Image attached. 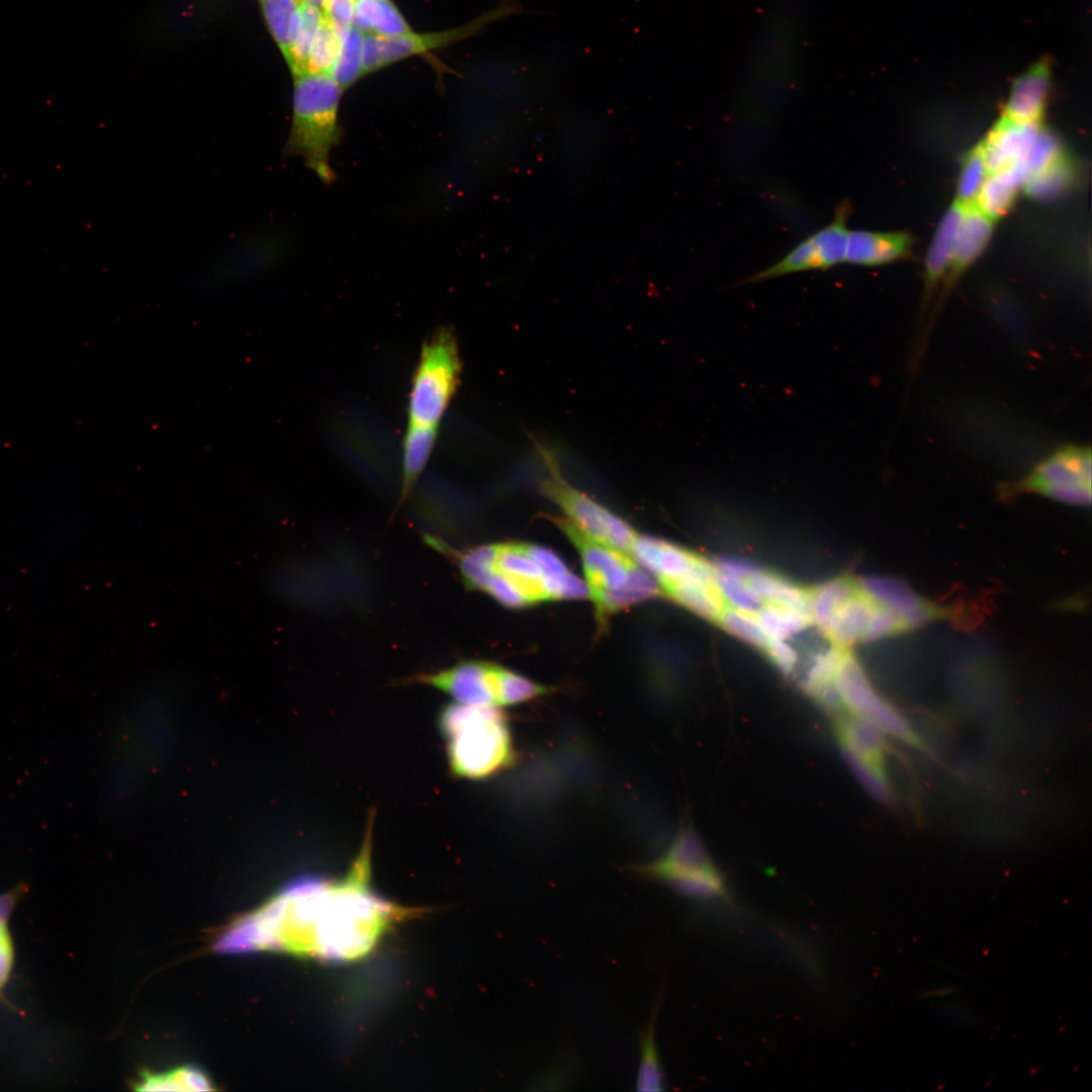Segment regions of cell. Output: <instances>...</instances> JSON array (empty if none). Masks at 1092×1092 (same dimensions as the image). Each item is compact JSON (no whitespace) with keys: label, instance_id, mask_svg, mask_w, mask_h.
<instances>
[{"label":"cell","instance_id":"7402d4cb","mask_svg":"<svg viewBox=\"0 0 1092 1092\" xmlns=\"http://www.w3.org/2000/svg\"><path fill=\"white\" fill-rule=\"evenodd\" d=\"M875 607L876 603L858 586V590L835 611L824 633L840 649L862 641Z\"/></svg>","mask_w":1092,"mask_h":1092},{"label":"cell","instance_id":"ab89813d","mask_svg":"<svg viewBox=\"0 0 1092 1092\" xmlns=\"http://www.w3.org/2000/svg\"><path fill=\"white\" fill-rule=\"evenodd\" d=\"M715 584L728 607L755 614L764 604L746 580L716 570Z\"/></svg>","mask_w":1092,"mask_h":1092},{"label":"cell","instance_id":"bcb514c9","mask_svg":"<svg viewBox=\"0 0 1092 1092\" xmlns=\"http://www.w3.org/2000/svg\"><path fill=\"white\" fill-rule=\"evenodd\" d=\"M326 1H327V0H304L303 2H305V3H307V4H310V5H312V6H315V7H317L318 9H321L322 5H323V4H324V3L326 2Z\"/></svg>","mask_w":1092,"mask_h":1092},{"label":"cell","instance_id":"ee69618b","mask_svg":"<svg viewBox=\"0 0 1092 1092\" xmlns=\"http://www.w3.org/2000/svg\"><path fill=\"white\" fill-rule=\"evenodd\" d=\"M320 10L325 23L340 38L354 26V0H327Z\"/></svg>","mask_w":1092,"mask_h":1092},{"label":"cell","instance_id":"d6986e66","mask_svg":"<svg viewBox=\"0 0 1092 1092\" xmlns=\"http://www.w3.org/2000/svg\"><path fill=\"white\" fill-rule=\"evenodd\" d=\"M966 208L956 200L949 205L941 217L927 250L923 270L924 292L921 322H923L937 284L943 281L949 268L957 234Z\"/></svg>","mask_w":1092,"mask_h":1092},{"label":"cell","instance_id":"ba28073f","mask_svg":"<svg viewBox=\"0 0 1092 1092\" xmlns=\"http://www.w3.org/2000/svg\"><path fill=\"white\" fill-rule=\"evenodd\" d=\"M1091 448L1065 445L1053 451L1023 477L998 486L1001 499L1034 493L1053 500L1089 506L1091 503Z\"/></svg>","mask_w":1092,"mask_h":1092},{"label":"cell","instance_id":"7dc6e473","mask_svg":"<svg viewBox=\"0 0 1092 1092\" xmlns=\"http://www.w3.org/2000/svg\"><path fill=\"white\" fill-rule=\"evenodd\" d=\"M297 1H298V2H300V3H302V2L304 1V0H297Z\"/></svg>","mask_w":1092,"mask_h":1092},{"label":"cell","instance_id":"f1b7e54d","mask_svg":"<svg viewBox=\"0 0 1092 1092\" xmlns=\"http://www.w3.org/2000/svg\"><path fill=\"white\" fill-rule=\"evenodd\" d=\"M266 25L284 60L298 27L300 5L297 0H258Z\"/></svg>","mask_w":1092,"mask_h":1092},{"label":"cell","instance_id":"60d3db41","mask_svg":"<svg viewBox=\"0 0 1092 1092\" xmlns=\"http://www.w3.org/2000/svg\"><path fill=\"white\" fill-rule=\"evenodd\" d=\"M717 621L737 638L762 650L766 647L769 638L761 628L755 614L727 607Z\"/></svg>","mask_w":1092,"mask_h":1092},{"label":"cell","instance_id":"cb8c5ba5","mask_svg":"<svg viewBox=\"0 0 1092 1092\" xmlns=\"http://www.w3.org/2000/svg\"><path fill=\"white\" fill-rule=\"evenodd\" d=\"M354 26L364 34L391 37L412 30L392 0H354Z\"/></svg>","mask_w":1092,"mask_h":1092},{"label":"cell","instance_id":"b9f144b4","mask_svg":"<svg viewBox=\"0 0 1092 1092\" xmlns=\"http://www.w3.org/2000/svg\"><path fill=\"white\" fill-rule=\"evenodd\" d=\"M340 46L339 35L323 20L311 44L304 73L331 74Z\"/></svg>","mask_w":1092,"mask_h":1092},{"label":"cell","instance_id":"8992f818","mask_svg":"<svg viewBox=\"0 0 1092 1092\" xmlns=\"http://www.w3.org/2000/svg\"><path fill=\"white\" fill-rule=\"evenodd\" d=\"M414 681L452 697L455 703L507 707L525 704L548 689L504 666L483 660L460 661L450 667L418 674Z\"/></svg>","mask_w":1092,"mask_h":1092},{"label":"cell","instance_id":"74e56055","mask_svg":"<svg viewBox=\"0 0 1092 1092\" xmlns=\"http://www.w3.org/2000/svg\"><path fill=\"white\" fill-rule=\"evenodd\" d=\"M1073 167L1063 153L1050 165L1030 176L1024 184L1025 192L1033 197H1049L1064 190L1071 181Z\"/></svg>","mask_w":1092,"mask_h":1092},{"label":"cell","instance_id":"d590c367","mask_svg":"<svg viewBox=\"0 0 1092 1092\" xmlns=\"http://www.w3.org/2000/svg\"><path fill=\"white\" fill-rule=\"evenodd\" d=\"M665 885L679 895L694 900H729L728 888L719 870L674 879Z\"/></svg>","mask_w":1092,"mask_h":1092},{"label":"cell","instance_id":"1f68e13d","mask_svg":"<svg viewBox=\"0 0 1092 1092\" xmlns=\"http://www.w3.org/2000/svg\"><path fill=\"white\" fill-rule=\"evenodd\" d=\"M138 1090L146 1091H208L212 1090L209 1079L199 1069L186 1066L159 1074H144L136 1083Z\"/></svg>","mask_w":1092,"mask_h":1092},{"label":"cell","instance_id":"4dcf8cb0","mask_svg":"<svg viewBox=\"0 0 1092 1092\" xmlns=\"http://www.w3.org/2000/svg\"><path fill=\"white\" fill-rule=\"evenodd\" d=\"M857 590V581L848 578H837L818 586L809 594L812 622L824 632L835 611Z\"/></svg>","mask_w":1092,"mask_h":1092},{"label":"cell","instance_id":"44dd1931","mask_svg":"<svg viewBox=\"0 0 1092 1092\" xmlns=\"http://www.w3.org/2000/svg\"><path fill=\"white\" fill-rule=\"evenodd\" d=\"M1027 178L1023 165L989 173L974 205L994 221L1001 218L1010 210Z\"/></svg>","mask_w":1092,"mask_h":1092},{"label":"cell","instance_id":"d4e9b609","mask_svg":"<svg viewBox=\"0 0 1092 1092\" xmlns=\"http://www.w3.org/2000/svg\"><path fill=\"white\" fill-rule=\"evenodd\" d=\"M835 682L845 707L864 716L881 698L870 682L862 666L847 650L837 668Z\"/></svg>","mask_w":1092,"mask_h":1092},{"label":"cell","instance_id":"4fadbf2b","mask_svg":"<svg viewBox=\"0 0 1092 1092\" xmlns=\"http://www.w3.org/2000/svg\"><path fill=\"white\" fill-rule=\"evenodd\" d=\"M994 220L979 210L975 205L966 208L954 242L951 262L947 273L942 281L943 287L937 299L930 320L922 337L924 343L933 325L939 308L942 306L948 293L952 290L962 275L981 256L989 244L993 231Z\"/></svg>","mask_w":1092,"mask_h":1092},{"label":"cell","instance_id":"9c48e42d","mask_svg":"<svg viewBox=\"0 0 1092 1092\" xmlns=\"http://www.w3.org/2000/svg\"><path fill=\"white\" fill-rule=\"evenodd\" d=\"M515 7L502 4L466 24L434 32L408 31L391 37L364 34L362 52L363 77L410 57L424 55L470 37L486 25L513 12Z\"/></svg>","mask_w":1092,"mask_h":1092},{"label":"cell","instance_id":"f546056e","mask_svg":"<svg viewBox=\"0 0 1092 1092\" xmlns=\"http://www.w3.org/2000/svg\"><path fill=\"white\" fill-rule=\"evenodd\" d=\"M26 890L24 884H19L0 894V998L9 983L15 965L16 952L10 919Z\"/></svg>","mask_w":1092,"mask_h":1092},{"label":"cell","instance_id":"30bf717a","mask_svg":"<svg viewBox=\"0 0 1092 1092\" xmlns=\"http://www.w3.org/2000/svg\"><path fill=\"white\" fill-rule=\"evenodd\" d=\"M851 210L850 202L842 200L828 224L807 236L779 261L749 276L745 282L756 283L805 271H825L845 264L847 221Z\"/></svg>","mask_w":1092,"mask_h":1092},{"label":"cell","instance_id":"7a4b0ae2","mask_svg":"<svg viewBox=\"0 0 1092 1092\" xmlns=\"http://www.w3.org/2000/svg\"><path fill=\"white\" fill-rule=\"evenodd\" d=\"M464 583L502 605L522 608L545 601L582 599L587 585L551 550L526 543H496L462 553Z\"/></svg>","mask_w":1092,"mask_h":1092},{"label":"cell","instance_id":"7c38bea8","mask_svg":"<svg viewBox=\"0 0 1092 1092\" xmlns=\"http://www.w3.org/2000/svg\"><path fill=\"white\" fill-rule=\"evenodd\" d=\"M857 583L871 600L895 615L906 633L953 615L951 608L920 597L906 582L896 578L873 576Z\"/></svg>","mask_w":1092,"mask_h":1092},{"label":"cell","instance_id":"83f0119b","mask_svg":"<svg viewBox=\"0 0 1092 1092\" xmlns=\"http://www.w3.org/2000/svg\"><path fill=\"white\" fill-rule=\"evenodd\" d=\"M764 604L800 612L811 618L809 593L785 579L756 568L746 580Z\"/></svg>","mask_w":1092,"mask_h":1092},{"label":"cell","instance_id":"836d02e7","mask_svg":"<svg viewBox=\"0 0 1092 1092\" xmlns=\"http://www.w3.org/2000/svg\"><path fill=\"white\" fill-rule=\"evenodd\" d=\"M363 40L364 33L355 26L341 38L339 55L330 75L343 91L363 77Z\"/></svg>","mask_w":1092,"mask_h":1092},{"label":"cell","instance_id":"5b68a950","mask_svg":"<svg viewBox=\"0 0 1092 1092\" xmlns=\"http://www.w3.org/2000/svg\"><path fill=\"white\" fill-rule=\"evenodd\" d=\"M558 523L580 554L588 594L600 615L657 595L659 586L654 577L628 553L592 539L568 520Z\"/></svg>","mask_w":1092,"mask_h":1092},{"label":"cell","instance_id":"9a60e30c","mask_svg":"<svg viewBox=\"0 0 1092 1092\" xmlns=\"http://www.w3.org/2000/svg\"><path fill=\"white\" fill-rule=\"evenodd\" d=\"M629 555L656 579L659 587L697 572L705 561L677 545L638 534Z\"/></svg>","mask_w":1092,"mask_h":1092},{"label":"cell","instance_id":"8d00e7d4","mask_svg":"<svg viewBox=\"0 0 1092 1092\" xmlns=\"http://www.w3.org/2000/svg\"><path fill=\"white\" fill-rule=\"evenodd\" d=\"M988 174L982 148L979 144L963 160L957 183L956 201L965 207L974 205Z\"/></svg>","mask_w":1092,"mask_h":1092},{"label":"cell","instance_id":"4316f807","mask_svg":"<svg viewBox=\"0 0 1092 1092\" xmlns=\"http://www.w3.org/2000/svg\"><path fill=\"white\" fill-rule=\"evenodd\" d=\"M659 1005L660 1000L657 999L649 1020L640 1033V1058L635 1081L638 1091H661L665 1086L655 1034Z\"/></svg>","mask_w":1092,"mask_h":1092},{"label":"cell","instance_id":"7bdbcfd3","mask_svg":"<svg viewBox=\"0 0 1092 1092\" xmlns=\"http://www.w3.org/2000/svg\"><path fill=\"white\" fill-rule=\"evenodd\" d=\"M845 651L846 649L834 647L815 656L801 680L802 690L812 697L822 687L835 681L837 668Z\"/></svg>","mask_w":1092,"mask_h":1092},{"label":"cell","instance_id":"d6a6232c","mask_svg":"<svg viewBox=\"0 0 1092 1092\" xmlns=\"http://www.w3.org/2000/svg\"><path fill=\"white\" fill-rule=\"evenodd\" d=\"M323 22L321 10L302 2L298 27L290 49L288 59L285 61L290 69L292 77L305 72L306 62L311 44Z\"/></svg>","mask_w":1092,"mask_h":1092},{"label":"cell","instance_id":"6da1fadb","mask_svg":"<svg viewBox=\"0 0 1092 1092\" xmlns=\"http://www.w3.org/2000/svg\"><path fill=\"white\" fill-rule=\"evenodd\" d=\"M298 881L258 910L233 923L216 941L221 953L276 950L349 960L366 929L367 912L357 886Z\"/></svg>","mask_w":1092,"mask_h":1092},{"label":"cell","instance_id":"ac0fdd59","mask_svg":"<svg viewBox=\"0 0 1092 1092\" xmlns=\"http://www.w3.org/2000/svg\"><path fill=\"white\" fill-rule=\"evenodd\" d=\"M914 243L906 232L849 230L845 263L877 267L906 258Z\"/></svg>","mask_w":1092,"mask_h":1092},{"label":"cell","instance_id":"e575fe53","mask_svg":"<svg viewBox=\"0 0 1092 1092\" xmlns=\"http://www.w3.org/2000/svg\"><path fill=\"white\" fill-rule=\"evenodd\" d=\"M755 616L769 639L786 640L812 623L807 615L771 604H763Z\"/></svg>","mask_w":1092,"mask_h":1092},{"label":"cell","instance_id":"8fae6325","mask_svg":"<svg viewBox=\"0 0 1092 1092\" xmlns=\"http://www.w3.org/2000/svg\"><path fill=\"white\" fill-rule=\"evenodd\" d=\"M543 483L547 493L578 530L592 539L629 554L637 533L620 517L565 482L554 466Z\"/></svg>","mask_w":1092,"mask_h":1092},{"label":"cell","instance_id":"ffe728a7","mask_svg":"<svg viewBox=\"0 0 1092 1092\" xmlns=\"http://www.w3.org/2000/svg\"><path fill=\"white\" fill-rule=\"evenodd\" d=\"M833 720L841 747L884 771L885 733L872 721L852 712L843 711Z\"/></svg>","mask_w":1092,"mask_h":1092},{"label":"cell","instance_id":"52a82bcc","mask_svg":"<svg viewBox=\"0 0 1092 1092\" xmlns=\"http://www.w3.org/2000/svg\"><path fill=\"white\" fill-rule=\"evenodd\" d=\"M461 363L449 332H439L423 347L407 400V425L437 429L458 387Z\"/></svg>","mask_w":1092,"mask_h":1092},{"label":"cell","instance_id":"e0dca14e","mask_svg":"<svg viewBox=\"0 0 1092 1092\" xmlns=\"http://www.w3.org/2000/svg\"><path fill=\"white\" fill-rule=\"evenodd\" d=\"M1052 87L1050 65L1038 62L1012 83L1003 116L1018 122L1040 123Z\"/></svg>","mask_w":1092,"mask_h":1092},{"label":"cell","instance_id":"2e32d148","mask_svg":"<svg viewBox=\"0 0 1092 1092\" xmlns=\"http://www.w3.org/2000/svg\"><path fill=\"white\" fill-rule=\"evenodd\" d=\"M1040 123L1011 120L1002 115L980 145L989 173L1024 164L1041 129Z\"/></svg>","mask_w":1092,"mask_h":1092},{"label":"cell","instance_id":"f6af8a7d","mask_svg":"<svg viewBox=\"0 0 1092 1092\" xmlns=\"http://www.w3.org/2000/svg\"><path fill=\"white\" fill-rule=\"evenodd\" d=\"M764 651L768 654V657L777 665V667L785 674H790L797 662L796 651L782 639H768Z\"/></svg>","mask_w":1092,"mask_h":1092},{"label":"cell","instance_id":"484cf974","mask_svg":"<svg viewBox=\"0 0 1092 1092\" xmlns=\"http://www.w3.org/2000/svg\"><path fill=\"white\" fill-rule=\"evenodd\" d=\"M437 429L407 425L402 443V482L400 502L412 491L433 452Z\"/></svg>","mask_w":1092,"mask_h":1092},{"label":"cell","instance_id":"5bb4252c","mask_svg":"<svg viewBox=\"0 0 1092 1092\" xmlns=\"http://www.w3.org/2000/svg\"><path fill=\"white\" fill-rule=\"evenodd\" d=\"M715 870L718 869L692 825L681 827L659 857L636 867V872L645 879L662 884Z\"/></svg>","mask_w":1092,"mask_h":1092},{"label":"cell","instance_id":"277c9868","mask_svg":"<svg viewBox=\"0 0 1092 1092\" xmlns=\"http://www.w3.org/2000/svg\"><path fill=\"white\" fill-rule=\"evenodd\" d=\"M343 90L328 73L293 77L292 120L286 154L300 156L326 184L334 178L330 165L339 144V108Z\"/></svg>","mask_w":1092,"mask_h":1092},{"label":"cell","instance_id":"3957f363","mask_svg":"<svg viewBox=\"0 0 1092 1092\" xmlns=\"http://www.w3.org/2000/svg\"><path fill=\"white\" fill-rule=\"evenodd\" d=\"M439 727L455 777L487 779L516 759L509 720L502 708L454 702L440 714Z\"/></svg>","mask_w":1092,"mask_h":1092},{"label":"cell","instance_id":"603a6c76","mask_svg":"<svg viewBox=\"0 0 1092 1092\" xmlns=\"http://www.w3.org/2000/svg\"><path fill=\"white\" fill-rule=\"evenodd\" d=\"M660 588L681 606L708 620H718L726 608L715 582L697 575H688Z\"/></svg>","mask_w":1092,"mask_h":1092},{"label":"cell","instance_id":"f35d334b","mask_svg":"<svg viewBox=\"0 0 1092 1092\" xmlns=\"http://www.w3.org/2000/svg\"><path fill=\"white\" fill-rule=\"evenodd\" d=\"M841 753L847 767L866 792L878 802L890 804L893 793L884 771L860 759L845 748L841 747Z\"/></svg>","mask_w":1092,"mask_h":1092}]
</instances>
